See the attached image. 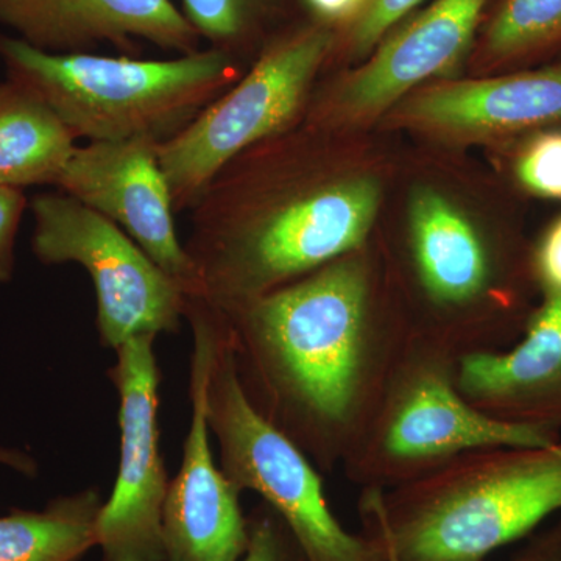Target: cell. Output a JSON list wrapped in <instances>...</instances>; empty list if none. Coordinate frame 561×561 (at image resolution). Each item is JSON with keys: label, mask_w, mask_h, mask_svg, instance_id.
<instances>
[{"label": "cell", "mask_w": 561, "mask_h": 561, "mask_svg": "<svg viewBox=\"0 0 561 561\" xmlns=\"http://www.w3.org/2000/svg\"><path fill=\"white\" fill-rule=\"evenodd\" d=\"M0 61L7 79L31 88L88 142H165L241 79L236 58L210 47L172 60H139L47 54L0 33Z\"/></svg>", "instance_id": "6da1fadb"}, {"label": "cell", "mask_w": 561, "mask_h": 561, "mask_svg": "<svg viewBox=\"0 0 561 561\" xmlns=\"http://www.w3.org/2000/svg\"><path fill=\"white\" fill-rule=\"evenodd\" d=\"M364 273L331 262L294 284L219 311L234 356L247 357L295 419L332 424L348 413L360 365Z\"/></svg>", "instance_id": "7a4b0ae2"}, {"label": "cell", "mask_w": 561, "mask_h": 561, "mask_svg": "<svg viewBox=\"0 0 561 561\" xmlns=\"http://www.w3.org/2000/svg\"><path fill=\"white\" fill-rule=\"evenodd\" d=\"M370 512L376 540L400 561H483L561 512V438L502 448Z\"/></svg>", "instance_id": "3957f363"}, {"label": "cell", "mask_w": 561, "mask_h": 561, "mask_svg": "<svg viewBox=\"0 0 561 561\" xmlns=\"http://www.w3.org/2000/svg\"><path fill=\"white\" fill-rule=\"evenodd\" d=\"M208 305V302H206ZM209 306V305H208ZM214 323L206 404L220 468L239 491H256L283 519L308 561H387L381 542L350 534L332 515L323 485L289 435L243 390L224 317Z\"/></svg>", "instance_id": "277c9868"}, {"label": "cell", "mask_w": 561, "mask_h": 561, "mask_svg": "<svg viewBox=\"0 0 561 561\" xmlns=\"http://www.w3.org/2000/svg\"><path fill=\"white\" fill-rule=\"evenodd\" d=\"M334 41L332 28L319 22L268 41L245 76L158 146L175 213L190 210L228 162L290 130Z\"/></svg>", "instance_id": "5b68a950"}, {"label": "cell", "mask_w": 561, "mask_h": 561, "mask_svg": "<svg viewBox=\"0 0 561 561\" xmlns=\"http://www.w3.org/2000/svg\"><path fill=\"white\" fill-rule=\"evenodd\" d=\"M28 208L38 261L77 264L91 276L103 346L180 330L186 291L114 221L62 192L36 195Z\"/></svg>", "instance_id": "8992f818"}, {"label": "cell", "mask_w": 561, "mask_h": 561, "mask_svg": "<svg viewBox=\"0 0 561 561\" xmlns=\"http://www.w3.org/2000/svg\"><path fill=\"white\" fill-rule=\"evenodd\" d=\"M158 335H136L116 350L108 378L119 393L121 459L95 538L102 561H165L162 512L169 481L160 451Z\"/></svg>", "instance_id": "52a82bcc"}, {"label": "cell", "mask_w": 561, "mask_h": 561, "mask_svg": "<svg viewBox=\"0 0 561 561\" xmlns=\"http://www.w3.org/2000/svg\"><path fill=\"white\" fill-rule=\"evenodd\" d=\"M184 319L194 339L191 424L162 512L165 561H238L249 546V519L239 504V490L210 451L206 390L214 353L213 313L202 298L186 297Z\"/></svg>", "instance_id": "ba28073f"}, {"label": "cell", "mask_w": 561, "mask_h": 561, "mask_svg": "<svg viewBox=\"0 0 561 561\" xmlns=\"http://www.w3.org/2000/svg\"><path fill=\"white\" fill-rule=\"evenodd\" d=\"M158 146L151 138L77 146L55 187L114 221L194 297L198 273L176 232Z\"/></svg>", "instance_id": "9c48e42d"}, {"label": "cell", "mask_w": 561, "mask_h": 561, "mask_svg": "<svg viewBox=\"0 0 561 561\" xmlns=\"http://www.w3.org/2000/svg\"><path fill=\"white\" fill-rule=\"evenodd\" d=\"M0 25L47 54H92L110 44L136 58L149 43L190 55L202 44L172 0H0Z\"/></svg>", "instance_id": "30bf717a"}, {"label": "cell", "mask_w": 561, "mask_h": 561, "mask_svg": "<svg viewBox=\"0 0 561 561\" xmlns=\"http://www.w3.org/2000/svg\"><path fill=\"white\" fill-rule=\"evenodd\" d=\"M489 0H437L381 41L367 65L342 84L337 110L370 117L404 98L421 81L456 68L470 49Z\"/></svg>", "instance_id": "8fae6325"}, {"label": "cell", "mask_w": 561, "mask_h": 561, "mask_svg": "<svg viewBox=\"0 0 561 561\" xmlns=\"http://www.w3.org/2000/svg\"><path fill=\"white\" fill-rule=\"evenodd\" d=\"M400 116L412 127L454 136L541 130L561 122V66L434 84L402 103Z\"/></svg>", "instance_id": "7c38bea8"}, {"label": "cell", "mask_w": 561, "mask_h": 561, "mask_svg": "<svg viewBox=\"0 0 561 561\" xmlns=\"http://www.w3.org/2000/svg\"><path fill=\"white\" fill-rule=\"evenodd\" d=\"M460 386L502 409L505 419L561 423V294H546L526 321L523 341L504 353H474Z\"/></svg>", "instance_id": "4fadbf2b"}, {"label": "cell", "mask_w": 561, "mask_h": 561, "mask_svg": "<svg viewBox=\"0 0 561 561\" xmlns=\"http://www.w3.org/2000/svg\"><path fill=\"white\" fill-rule=\"evenodd\" d=\"M559 438L551 424L474 411L432 376L416 383L391 420L387 448L400 459H430L470 449L542 448Z\"/></svg>", "instance_id": "5bb4252c"}, {"label": "cell", "mask_w": 561, "mask_h": 561, "mask_svg": "<svg viewBox=\"0 0 561 561\" xmlns=\"http://www.w3.org/2000/svg\"><path fill=\"white\" fill-rule=\"evenodd\" d=\"M411 227L421 276L437 300L467 301L485 290L489 254L470 221L451 203L438 192H416Z\"/></svg>", "instance_id": "9a60e30c"}, {"label": "cell", "mask_w": 561, "mask_h": 561, "mask_svg": "<svg viewBox=\"0 0 561 561\" xmlns=\"http://www.w3.org/2000/svg\"><path fill=\"white\" fill-rule=\"evenodd\" d=\"M77 138L31 88L0 81V186H57Z\"/></svg>", "instance_id": "2e32d148"}, {"label": "cell", "mask_w": 561, "mask_h": 561, "mask_svg": "<svg viewBox=\"0 0 561 561\" xmlns=\"http://www.w3.org/2000/svg\"><path fill=\"white\" fill-rule=\"evenodd\" d=\"M103 502L98 490L88 489L55 497L41 511L0 516V561H80L98 548Z\"/></svg>", "instance_id": "e0dca14e"}, {"label": "cell", "mask_w": 561, "mask_h": 561, "mask_svg": "<svg viewBox=\"0 0 561 561\" xmlns=\"http://www.w3.org/2000/svg\"><path fill=\"white\" fill-rule=\"evenodd\" d=\"M561 47V0H501L483 33L491 68L523 65Z\"/></svg>", "instance_id": "ac0fdd59"}, {"label": "cell", "mask_w": 561, "mask_h": 561, "mask_svg": "<svg viewBox=\"0 0 561 561\" xmlns=\"http://www.w3.org/2000/svg\"><path fill=\"white\" fill-rule=\"evenodd\" d=\"M183 14L210 49L236 58L247 49L271 0H181Z\"/></svg>", "instance_id": "d6986e66"}, {"label": "cell", "mask_w": 561, "mask_h": 561, "mask_svg": "<svg viewBox=\"0 0 561 561\" xmlns=\"http://www.w3.org/2000/svg\"><path fill=\"white\" fill-rule=\"evenodd\" d=\"M513 160V176L527 194L561 201V128L527 133Z\"/></svg>", "instance_id": "ffe728a7"}, {"label": "cell", "mask_w": 561, "mask_h": 561, "mask_svg": "<svg viewBox=\"0 0 561 561\" xmlns=\"http://www.w3.org/2000/svg\"><path fill=\"white\" fill-rule=\"evenodd\" d=\"M238 561H308L283 519L271 507L249 518V546Z\"/></svg>", "instance_id": "44dd1931"}, {"label": "cell", "mask_w": 561, "mask_h": 561, "mask_svg": "<svg viewBox=\"0 0 561 561\" xmlns=\"http://www.w3.org/2000/svg\"><path fill=\"white\" fill-rule=\"evenodd\" d=\"M423 0H370L364 11L353 21L351 49L356 55L368 54L378 46L387 32L408 16Z\"/></svg>", "instance_id": "7402d4cb"}, {"label": "cell", "mask_w": 561, "mask_h": 561, "mask_svg": "<svg viewBox=\"0 0 561 561\" xmlns=\"http://www.w3.org/2000/svg\"><path fill=\"white\" fill-rule=\"evenodd\" d=\"M28 206L24 190L0 186V286L13 279L18 231Z\"/></svg>", "instance_id": "603a6c76"}, {"label": "cell", "mask_w": 561, "mask_h": 561, "mask_svg": "<svg viewBox=\"0 0 561 561\" xmlns=\"http://www.w3.org/2000/svg\"><path fill=\"white\" fill-rule=\"evenodd\" d=\"M531 272L546 294H561V216L549 225L531 256Z\"/></svg>", "instance_id": "cb8c5ba5"}, {"label": "cell", "mask_w": 561, "mask_h": 561, "mask_svg": "<svg viewBox=\"0 0 561 561\" xmlns=\"http://www.w3.org/2000/svg\"><path fill=\"white\" fill-rule=\"evenodd\" d=\"M511 561H561V518L549 529L534 535Z\"/></svg>", "instance_id": "d4e9b609"}, {"label": "cell", "mask_w": 561, "mask_h": 561, "mask_svg": "<svg viewBox=\"0 0 561 561\" xmlns=\"http://www.w3.org/2000/svg\"><path fill=\"white\" fill-rule=\"evenodd\" d=\"M370 0H302L319 24L356 20Z\"/></svg>", "instance_id": "484cf974"}, {"label": "cell", "mask_w": 561, "mask_h": 561, "mask_svg": "<svg viewBox=\"0 0 561 561\" xmlns=\"http://www.w3.org/2000/svg\"><path fill=\"white\" fill-rule=\"evenodd\" d=\"M0 465L16 471L18 474L27 476V478H35L38 472V463L32 456L20 451V449L7 448V446H0Z\"/></svg>", "instance_id": "4316f807"}, {"label": "cell", "mask_w": 561, "mask_h": 561, "mask_svg": "<svg viewBox=\"0 0 561 561\" xmlns=\"http://www.w3.org/2000/svg\"><path fill=\"white\" fill-rule=\"evenodd\" d=\"M383 551H386V549H383ZM386 553H387V561H400L390 551H386Z\"/></svg>", "instance_id": "83f0119b"}, {"label": "cell", "mask_w": 561, "mask_h": 561, "mask_svg": "<svg viewBox=\"0 0 561 561\" xmlns=\"http://www.w3.org/2000/svg\"><path fill=\"white\" fill-rule=\"evenodd\" d=\"M483 561H485V560H483Z\"/></svg>", "instance_id": "f1b7e54d"}]
</instances>
